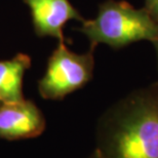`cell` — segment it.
<instances>
[{
    "label": "cell",
    "instance_id": "cell-2",
    "mask_svg": "<svg viewBox=\"0 0 158 158\" xmlns=\"http://www.w3.org/2000/svg\"><path fill=\"white\" fill-rule=\"evenodd\" d=\"M78 30L88 39L91 48L98 44L121 48L139 41L154 42L158 38V23L146 9L115 0L101 3L96 17L81 22Z\"/></svg>",
    "mask_w": 158,
    "mask_h": 158
},
{
    "label": "cell",
    "instance_id": "cell-8",
    "mask_svg": "<svg viewBox=\"0 0 158 158\" xmlns=\"http://www.w3.org/2000/svg\"><path fill=\"white\" fill-rule=\"evenodd\" d=\"M86 158H103V157L101 156V154H100L99 152H98V151H97L96 149H94V152L91 153L89 156H87Z\"/></svg>",
    "mask_w": 158,
    "mask_h": 158
},
{
    "label": "cell",
    "instance_id": "cell-6",
    "mask_svg": "<svg viewBox=\"0 0 158 158\" xmlns=\"http://www.w3.org/2000/svg\"><path fill=\"white\" fill-rule=\"evenodd\" d=\"M30 67L31 58L26 53L0 61V103H15L25 99L23 82Z\"/></svg>",
    "mask_w": 158,
    "mask_h": 158
},
{
    "label": "cell",
    "instance_id": "cell-7",
    "mask_svg": "<svg viewBox=\"0 0 158 158\" xmlns=\"http://www.w3.org/2000/svg\"><path fill=\"white\" fill-rule=\"evenodd\" d=\"M144 8L158 23V0H146Z\"/></svg>",
    "mask_w": 158,
    "mask_h": 158
},
{
    "label": "cell",
    "instance_id": "cell-1",
    "mask_svg": "<svg viewBox=\"0 0 158 158\" xmlns=\"http://www.w3.org/2000/svg\"><path fill=\"white\" fill-rule=\"evenodd\" d=\"M103 158H158V81L106 110L97 126Z\"/></svg>",
    "mask_w": 158,
    "mask_h": 158
},
{
    "label": "cell",
    "instance_id": "cell-3",
    "mask_svg": "<svg viewBox=\"0 0 158 158\" xmlns=\"http://www.w3.org/2000/svg\"><path fill=\"white\" fill-rule=\"evenodd\" d=\"M94 69V48L77 53L69 49L65 41H59L38 81V93L44 100L64 99L91 80Z\"/></svg>",
    "mask_w": 158,
    "mask_h": 158
},
{
    "label": "cell",
    "instance_id": "cell-4",
    "mask_svg": "<svg viewBox=\"0 0 158 158\" xmlns=\"http://www.w3.org/2000/svg\"><path fill=\"white\" fill-rule=\"evenodd\" d=\"M46 126L42 111L32 101L0 103V140L18 141L40 135Z\"/></svg>",
    "mask_w": 158,
    "mask_h": 158
},
{
    "label": "cell",
    "instance_id": "cell-9",
    "mask_svg": "<svg viewBox=\"0 0 158 158\" xmlns=\"http://www.w3.org/2000/svg\"><path fill=\"white\" fill-rule=\"evenodd\" d=\"M154 45H155V49H156V53H157V60H158V38L154 41Z\"/></svg>",
    "mask_w": 158,
    "mask_h": 158
},
{
    "label": "cell",
    "instance_id": "cell-5",
    "mask_svg": "<svg viewBox=\"0 0 158 158\" xmlns=\"http://www.w3.org/2000/svg\"><path fill=\"white\" fill-rule=\"evenodd\" d=\"M30 9L33 28L39 37H53L65 41L64 27L69 21L83 22L69 0H23Z\"/></svg>",
    "mask_w": 158,
    "mask_h": 158
}]
</instances>
